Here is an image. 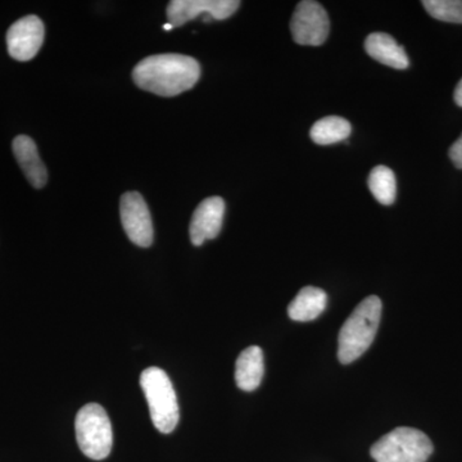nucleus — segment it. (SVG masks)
<instances>
[{
    "mask_svg": "<svg viewBox=\"0 0 462 462\" xmlns=\"http://www.w3.org/2000/svg\"><path fill=\"white\" fill-rule=\"evenodd\" d=\"M200 66L182 54H157L141 60L133 71L134 83L160 97H175L199 83Z\"/></svg>",
    "mask_w": 462,
    "mask_h": 462,
    "instance_id": "1",
    "label": "nucleus"
},
{
    "mask_svg": "<svg viewBox=\"0 0 462 462\" xmlns=\"http://www.w3.org/2000/svg\"><path fill=\"white\" fill-rule=\"evenodd\" d=\"M382 300L370 296L358 303L348 316L338 337V360L343 365L354 363L373 345L382 319Z\"/></svg>",
    "mask_w": 462,
    "mask_h": 462,
    "instance_id": "2",
    "label": "nucleus"
},
{
    "mask_svg": "<svg viewBox=\"0 0 462 462\" xmlns=\"http://www.w3.org/2000/svg\"><path fill=\"white\" fill-rule=\"evenodd\" d=\"M141 385L151 412L152 422L161 433L169 434L178 427V398L171 380L160 367L145 369L141 375Z\"/></svg>",
    "mask_w": 462,
    "mask_h": 462,
    "instance_id": "3",
    "label": "nucleus"
},
{
    "mask_svg": "<svg viewBox=\"0 0 462 462\" xmlns=\"http://www.w3.org/2000/svg\"><path fill=\"white\" fill-rule=\"evenodd\" d=\"M76 439L83 454L91 460H105L114 446V430L107 412L98 403L81 407L75 420Z\"/></svg>",
    "mask_w": 462,
    "mask_h": 462,
    "instance_id": "4",
    "label": "nucleus"
},
{
    "mask_svg": "<svg viewBox=\"0 0 462 462\" xmlns=\"http://www.w3.org/2000/svg\"><path fill=\"white\" fill-rule=\"evenodd\" d=\"M370 454L376 462H425L433 454V445L422 431L400 427L380 438Z\"/></svg>",
    "mask_w": 462,
    "mask_h": 462,
    "instance_id": "5",
    "label": "nucleus"
},
{
    "mask_svg": "<svg viewBox=\"0 0 462 462\" xmlns=\"http://www.w3.org/2000/svg\"><path fill=\"white\" fill-rule=\"evenodd\" d=\"M293 41L300 45L319 47L327 42L330 21L327 11L318 2L305 0L297 5L291 21Z\"/></svg>",
    "mask_w": 462,
    "mask_h": 462,
    "instance_id": "6",
    "label": "nucleus"
},
{
    "mask_svg": "<svg viewBox=\"0 0 462 462\" xmlns=\"http://www.w3.org/2000/svg\"><path fill=\"white\" fill-rule=\"evenodd\" d=\"M239 5L238 0H172L167 7V18L173 27H180L200 14L206 23L223 21L233 16Z\"/></svg>",
    "mask_w": 462,
    "mask_h": 462,
    "instance_id": "7",
    "label": "nucleus"
},
{
    "mask_svg": "<svg viewBox=\"0 0 462 462\" xmlns=\"http://www.w3.org/2000/svg\"><path fill=\"white\" fill-rule=\"evenodd\" d=\"M121 223L127 236L139 247H151L153 243V223L147 203L141 194L129 191L121 197Z\"/></svg>",
    "mask_w": 462,
    "mask_h": 462,
    "instance_id": "8",
    "label": "nucleus"
},
{
    "mask_svg": "<svg viewBox=\"0 0 462 462\" xmlns=\"http://www.w3.org/2000/svg\"><path fill=\"white\" fill-rule=\"evenodd\" d=\"M44 32V25L38 16L20 18L7 32L9 56L21 62L32 60L41 51Z\"/></svg>",
    "mask_w": 462,
    "mask_h": 462,
    "instance_id": "9",
    "label": "nucleus"
},
{
    "mask_svg": "<svg viewBox=\"0 0 462 462\" xmlns=\"http://www.w3.org/2000/svg\"><path fill=\"white\" fill-rule=\"evenodd\" d=\"M225 202L220 197H211L199 203L191 217L189 234L194 245L199 247L207 240L215 239L223 227Z\"/></svg>",
    "mask_w": 462,
    "mask_h": 462,
    "instance_id": "10",
    "label": "nucleus"
},
{
    "mask_svg": "<svg viewBox=\"0 0 462 462\" xmlns=\"http://www.w3.org/2000/svg\"><path fill=\"white\" fill-rule=\"evenodd\" d=\"M14 157L21 170L25 173L27 181L35 189H42L48 181L47 167L39 156L38 147L30 136H17L12 144Z\"/></svg>",
    "mask_w": 462,
    "mask_h": 462,
    "instance_id": "11",
    "label": "nucleus"
},
{
    "mask_svg": "<svg viewBox=\"0 0 462 462\" xmlns=\"http://www.w3.org/2000/svg\"><path fill=\"white\" fill-rule=\"evenodd\" d=\"M365 50L373 60L392 69H406L410 66V60L403 47L388 33H370L365 41Z\"/></svg>",
    "mask_w": 462,
    "mask_h": 462,
    "instance_id": "12",
    "label": "nucleus"
},
{
    "mask_svg": "<svg viewBox=\"0 0 462 462\" xmlns=\"http://www.w3.org/2000/svg\"><path fill=\"white\" fill-rule=\"evenodd\" d=\"M264 374L263 352L251 346L239 355L236 364V382L239 389L252 392L260 387Z\"/></svg>",
    "mask_w": 462,
    "mask_h": 462,
    "instance_id": "13",
    "label": "nucleus"
},
{
    "mask_svg": "<svg viewBox=\"0 0 462 462\" xmlns=\"http://www.w3.org/2000/svg\"><path fill=\"white\" fill-rule=\"evenodd\" d=\"M327 306L328 294L322 289L305 287L288 306V315L294 321H312L325 311Z\"/></svg>",
    "mask_w": 462,
    "mask_h": 462,
    "instance_id": "14",
    "label": "nucleus"
},
{
    "mask_svg": "<svg viewBox=\"0 0 462 462\" xmlns=\"http://www.w3.org/2000/svg\"><path fill=\"white\" fill-rule=\"evenodd\" d=\"M352 133V126L346 118L338 116H328L312 126L310 135L319 145L336 144L345 142Z\"/></svg>",
    "mask_w": 462,
    "mask_h": 462,
    "instance_id": "15",
    "label": "nucleus"
},
{
    "mask_svg": "<svg viewBox=\"0 0 462 462\" xmlns=\"http://www.w3.org/2000/svg\"><path fill=\"white\" fill-rule=\"evenodd\" d=\"M367 184H369L370 191L380 205H393L397 193L396 176L389 167H374L373 171L370 172Z\"/></svg>",
    "mask_w": 462,
    "mask_h": 462,
    "instance_id": "16",
    "label": "nucleus"
},
{
    "mask_svg": "<svg viewBox=\"0 0 462 462\" xmlns=\"http://www.w3.org/2000/svg\"><path fill=\"white\" fill-rule=\"evenodd\" d=\"M422 5L436 20L462 23V0H424Z\"/></svg>",
    "mask_w": 462,
    "mask_h": 462,
    "instance_id": "17",
    "label": "nucleus"
},
{
    "mask_svg": "<svg viewBox=\"0 0 462 462\" xmlns=\"http://www.w3.org/2000/svg\"><path fill=\"white\" fill-rule=\"evenodd\" d=\"M449 158L457 169H462V135L449 148Z\"/></svg>",
    "mask_w": 462,
    "mask_h": 462,
    "instance_id": "18",
    "label": "nucleus"
},
{
    "mask_svg": "<svg viewBox=\"0 0 462 462\" xmlns=\"http://www.w3.org/2000/svg\"><path fill=\"white\" fill-rule=\"evenodd\" d=\"M454 98L456 105H457L458 107H462V79L460 83L457 84V87H456Z\"/></svg>",
    "mask_w": 462,
    "mask_h": 462,
    "instance_id": "19",
    "label": "nucleus"
},
{
    "mask_svg": "<svg viewBox=\"0 0 462 462\" xmlns=\"http://www.w3.org/2000/svg\"><path fill=\"white\" fill-rule=\"evenodd\" d=\"M173 29V26L171 25V23H166L165 26H163V30H166V32H170V30H172Z\"/></svg>",
    "mask_w": 462,
    "mask_h": 462,
    "instance_id": "20",
    "label": "nucleus"
}]
</instances>
